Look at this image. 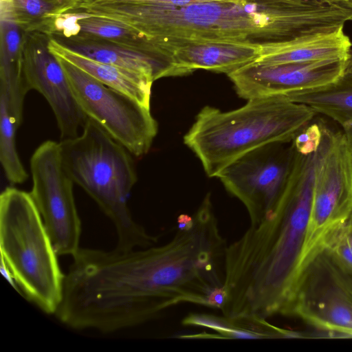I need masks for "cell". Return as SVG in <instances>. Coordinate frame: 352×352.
Masks as SVG:
<instances>
[{"mask_svg": "<svg viewBox=\"0 0 352 352\" xmlns=\"http://www.w3.org/2000/svg\"><path fill=\"white\" fill-rule=\"evenodd\" d=\"M116 21L165 49L194 42L266 46L325 32L327 14L318 0H239L182 8L119 3Z\"/></svg>", "mask_w": 352, "mask_h": 352, "instance_id": "obj_1", "label": "cell"}, {"mask_svg": "<svg viewBox=\"0 0 352 352\" xmlns=\"http://www.w3.org/2000/svg\"><path fill=\"white\" fill-rule=\"evenodd\" d=\"M315 111L285 96L248 100L236 109L206 106L184 138L208 177H217L246 153L274 142H291Z\"/></svg>", "mask_w": 352, "mask_h": 352, "instance_id": "obj_2", "label": "cell"}, {"mask_svg": "<svg viewBox=\"0 0 352 352\" xmlns=\"http://www.w3.org/2000/svg\"><path fill=\"white\" fill-rule=\"evenodd\" d=\"M59 144L63 165L74 183L112 221L117 234L115 248L131 250L154 245L158 238L133 219L128 206L137 182L131 153L88 118L78 135Z\"/></svg>", "mask_w": 352, "mask_h": 352, "instance_id": "obj_3", "label": "cell"}, {"mask_svg": "<svg viewBox=\"0 0 352 352\" xmlns=\"http://www.w3.org/2000/svg\"><path fill=\"white\" fill-rule=\"evenodd\" d=\"M0 248L20 294L45 313L56 314L65 275L30 192L7 187L1 193Z\"/></svg>", "mask_w": 352, "mask_h": 352, "instance_id": "obj_4", "label": "cell"}, {"mask_svg": "<svg viewBox=\"0 0 352 352\" xmlns=\"http://www.w3.org/2000/svg\"><path fill=\"white\" fill-rule=\"evenodd\" d=\"M283 316L352 337V270L323 248L301 269Z\"/></svg>", "mask_w": 352, "mask_h": 352, "instance_id": "obj_5", "label": "cell"}, {"mask_svg": "<svg viewBox=\"0 0 352 352\" xmlns=\"http://www.w3.org/2000/svg\"><path fill=\"white\" fill-rule=\"evenodd\" d=\"M352 211V148L342 131L323 124L316 152L313 201L302 262L320 250L328 235Z\"/></svg>", "mask_w": 352, "mask_h": 352, "instance_id": "obj_6", "label": "cell"}, {"mask_svg": "<svg viewBox=\"0 0 352 352\" xmlns=\"http://www.w3.org/2000/svg\"><path fill=\"white\" fill-rule=\"evenodd\" d=\"M56 56L84 114L132 155L138 157L146 154L158 129L151 108L106 86L67 60Z\"/></svg>", "mask_w": 352, "mask_h": 352, "instance_id": "obj_7", "label": "cell"}, {"mask_svg": "<svg viewBox=\"0 0 352 352\" xmlns=\"http://www.w3.org/2000/svg\"><path fill=\"white\" fill-rule=\"evenodd\" d=\"M296 154L292 141L268 144L243 155L217 176L245 206L251 225L261 222L278 204L289 184Z\"/></svg>", "mask_w": 352, "mask_h": 352, "instance_id": "obj_8", "label": "cell"}, {"mask_svg": "<svg viewBox=\"0 0 352 352\" xmlns=\"http://www.w3.org/2000/svg\"><path fill=\"white\" fill-rule=\"evenodd\" d=\"M32 186L30 194L58 255L73 256L80 248L81 222L74 182L63 163L59 142L47 140L30 158Z\"/></svg>", "mask_w": 352, "mask_h": 352, "instance_id": "obj_9", "label": "cell"}, {"mask_svg": "<svg viewBox=\"0 0 352 352\" xmlns=\"http://www.w3.org/2000/svg\"><path fill=\"white\" fill-rule=\"evenodd\" d=\"M50 36L26 32L23 73L27 90L39 92L50 104L61 140L78 135L87 117L78 104L58 58L49 49Z\"/></svg>", "mask_w": 352, "mask_h": 352, "instance_id": "obj_10", "label": "cell"}, {"mask_svg": "<svg viewBox=\"0 0 352 352\" xmlns=\"http://www.w3.org/2000/svg\"><path fill=\"white\" fill-rule=\"evenodd\" d=\"M346 58L275 65L250 63L228 74L246 100L285 96L328 85L342 76Z\"/></svg>", "mask_w": 352, "mask_h": 352, "instance_id": "obj_11", "label": "cell"}, {"mask_svg": "<svg viewBox=\"0 0 352 352\" xmlns=\"http://www.w3.org/2000/svg\"><path fill=\"white\" fill-rule=\"evenodd\" d=\"M51 37L75 53L140 73L153 82L164 77L182 76L171 58L162 52L136 50L85 35L54 34Z\"/></svg>", "mask_w": 352, "mask_h": 352, "instance_id": "obj_12", "label": "cell"}, {"mask_svg": "<svg viewBox=\"0 0 352 352\" xmlns=\"http://www.w3.org/2000/svg\"><path fill=\"white\" fill-rule=\"evenodd\" d=\"M170 56L182 76L202 69L230 74L254 63L261 46L228 41L188 43L161 50Z\"/></svg>", "mask_w": 352, "mask_h": 352, "instance_id": "obj_13", "label": "cell"}, {"mask_svg": "<svg viewBox=\"0 0 352 352\" xmlns=\"http://www.w3.org/2000/svg\"><path fill=\"white\" fill-rule=\"evenodd\" d=\"M25 32L1 8L0 92L19 125L23 120V102L28 92L23 78V45Z\"/></svg>", "mask_w": 352, "mask_h": 352, "instance_id": "obj_14", "label": "cell"}, {"mask_svg": "<svg viewBox=\"0 0 352 352\" xmlns=\"http://www.w3.org/2000/svg\"><path fill=\"white\" fill-rule=\"evenodd\" d=\"M352 43L343 28L329 34L307 36L261 47L254 62L265 65L347 58Z\"/></svg>", "mask_w": 352, "mask_h": 352, "instance_id": "obj_15", "label": "cell"}, {"mask_svg": "<svg viewBox=\"0 0 352 352\" xmlns=\"http://www.w3.org/2000/svg\"><path fill=\"white\" fill-rule=\"evenodd\" d=\"M49 49L54 55L74 64L106 86L122 92L150 108L153 81L148 76L75 53L60 45L51 36Z\"/></svg>", "mask_w": 352, "mask_h": 352, "instance_id": "obj_16", "label": "cell"}, {"mask_svg": "<svg viewBox=\"0 0 352 352\" xmlns=\"http://www.w3.org/2000/svg\"><path fill=\"white\" fill-rule=\"evenodd\" d=\"M287 97L339 124L352 148V82L340 78L328 85L294 92Z\"/></svg>", "mask_w": 352, "mask_h": 352, "instance_id": "obj_17", "label": "cell"}, {"mask_svg": "<svg viewBox=\"0 0 352 352\" xmlns=\"http://www.w3.org/2000/svg\"><path fill=\"white\" fill-rule=\"evenodd\" d=\"M14 23L25 32H40L52 36L56 18L63 14L54 0H1Z\"/></svg>", "mask_w": 352, "mask_h": 352, "instance_id": "obj_18", "label": "cell"}, {"mask_svg": "<svg viewBox=\"0 0 352 352\" xmlns=\"http://www.w3.org/2000/svg\"><path fill=\"white\" fill-rule=\"evenodd\" d=\"M19 126L5 94L0 92V161L7 180L12 184H22L28 178L16 146Z\"/></svg>", "mask_w": 352, "mask_h": 352, "instance_id": "obj_19", "label": "cell"}, {"mask_svg": "<svg viewBox=\"0 0 352 352\" xmlns=\"http://www.w3.org/2000/svg\"><path fill=\"white\" fill-rule=\"evenodd\" d=\"M323 248L352 270V211L328 235Z\"/></svg>", "mask_w": 352, "mask_h": 352, "instance_id": "obj_20", "label": "cell"}, {"mask_svg": "<svg viewBox=\"0 0 352 352\" xmlns=\"http://www.w3.org/2000/svg\"><path fill=\"white\" fill-rule=\"evenodd\" d=\"M323 136V123L311 122L295 135L292 142L300 153L308 155L316 152Z\"/></svg>", "mask_w": 352, "mask_h": 352, "instance_id": "obj_21", "label": "cell"}, {"mask_svg": "<svg viewBox=\"0 0 352 352\" xmlns=\"http://www.w3.org/2000/svg\"><path fill=\"white\" fill-rule=\"evenodd\" d=\"M126 3L168 8H182L203 2L226 1L239 0H116Z\"/></svg>", "mask_w": 352, "mask_h": 352, "instance_id": "obj_22", "label": "cell"}, {"mask_svg": "<svg viewBox=\"0 0 352 352\" xmlns=\"http://www.w3.org/2000/svg\"><path fill=\"white\" fill-rule=\"evenodd\" d=\"M60 6L63 14L77 10L82 4L89 2L91 0H54Z\"/></svg>", "mask_w": 352, "mask_h": 352, "instance_id": "obj_23", "label": "cell"}, {"mask_svg": "<svg viewBox=\"0 0 352 352\" xmlns=\"http://www.w3.org/2000/svg\"><path fill=\"white\" fill-rule=\"evenodd\" d=\"M0 270L1 274L3 276L8 280V282L12 285V286L19 292L20 293V290L19 287L14 280V278L8 267L6 265V262L3 258H1V264H0Z\"/></svg>", "mask_w": 352, "mask_h": 352, "instance_id": "obj_24", "label": "cell"}, {"mask_svg": "<svg viewBox=\"0 0 352 352\" xmlns=\"http://www.w3.org/2000/svg\"><path fill=\"white\" fill-rule=\"evenodd\" d=\"M341 78L344 80L352 82V51H350L346 59Z\"/></svg>", "mask_w": 352, "mask_h": 352, "instance_id": "obj_25", "label": "cell"}, {"mask_svg": "<svg viewBox=\"0 0 352 352\" xmlns=\"http://www.w3.org/2000/svg\"><path fill=\"white\" fill-rule=\"evenodd\" d=\"M324 2L342 7H352L351 0H320Z\"/></svg>", "mask_w": 352, "mask_h": 352, "instance_id": "obj_26", "label": "cell"}, {"mask_svg": "<svg viewBox=\"0 0 352 352\" xmlns=\"http://www.w3.org/2000/svg\"><path fill=\"white\" fill-rule=\"evenodd\" d=\"M351 21H352V19H351Z\"/></svg>", "mask_w": 352, "mask_h": 352, "instance_id": "obj_27", "label": "cell"}, {"mask_svg": "<svg viewBox=\"0 0 352 352\" xmlns=\"http://www.w3.org/2000/svg\"><path fill=\"white\" fill-rule=\"evenodd\" d=\"M352 1V0H351Z\"/></svg>", "mask_w": 352, "mask_h": 352, "instance_id": "obj_28", "label": "cell"}]
</instances>
